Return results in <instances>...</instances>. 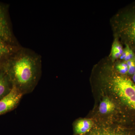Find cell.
<instances>
[{
	"mask_svg": "<svg viewBox=\"0 0 135 135\" xmlns=\"http://www.w3.org/2000/svg\"><path fill=\"white\" fill-rule=\"evenodd\" d=\"M1 66L8 75L13 86L23 95L33 91L41 74V58L31 50L20 47Z\"/></svg>",
	"mask_w": 135,
	"mask_h": 135,
	"instance_id": "1",
	"label": "cell"
},
{
	"mask_svg": "<svg viewBox=\"0 0 135 135\" xmlns=\"http://www.w3.org/2000/svg\"><path fill=\"white\" fill-rule=\"evenodd\" d=\"M108 83L113 92L126 105L135 110V84L128 77L113 73Z\"/></svg>",
	"mask_w": 135,
	"mask_h": 135,
	"instance_id": "2",
	"label": "cell"
},
{
	"mask_svg": "<svg viewBox=\"0 0 135 135\" xmlns=\"http://www.w3.org/2000/svg\"><path fill=\"white\" fill-rule=\"evenodd\" d=\"M111 23L114 38H121L135 46V10L124 15H114Z\"/></svg>",
	"mask_w": 135,
	"mask_h": 135,
	"instance_id": "3",
	"label": "cell"
},
{
	"mask_svg": "<svg viewBox=\"0 0 135 135\" xmlns=\"http://www.w3.org/2000/svg\"><path fill=\"white\" fill-rule=\"evenodd\" d=\"M0 40L15 46L16 42L10 27L6 8L0 4Z\"/></svg>",
	"mask_w": 135,
	"mask_h": 135,
	"instance_id": "4",
	"label": "cell"
},
{
	"mask_svg": "<svg viewBox=\"0 0 135 135\" xmlns=\"http://www.w3.org/2000/svg\"><path fill=\"white\" fill-rule=\"evenodd\" d=\"M23 95L13 86L10 92L0 100V115L16 108Z\"/></svg>",
	"mask_w": 135,
	"mask_h": 135,
	"instance_id": "5",
	"label": "cell"
},
{
	"mask_svg": "<svg viewBox=\"0 0 135 135\" xmlns=\"http://www.w3.org/2000/svg\"><path fill=\"white\" fill-rule=\"evenodd\" d=\"M13 86L7 73L3 68L0 66V100L10 92Z\"/></svg>",
	"mask_w": 135,
	"mask_h": 135,
	"instance_id": "6",
	"label": "cell"
},
{
	"mask_svg": "<svg viewBox=\"0 0 135 135\" xmlns=\"http://www.w3.org/2000/svg\"><path fill=\"white\" fill-rule=\"evenodd\" d=\"M20 47L0 40V66Z\"/></svg>",
	"mask_w": 135,
	"mask_h": 135,
	"instance_id": "7",
	"label": "cell"
},
{
	"mask_svg": "<svg viewBox=\"0 0 135 135\" xmlns=\"http://www.w3.org/2000/svg\"><path fill=\"white\" fill-rule=\"evenodd\" d=\"M93 126V122L89 119L78 120L74 124L75 133L78 134H83L89 131Z\"/></svg>",
	"mask_w": 135,
	"mask_h": 135,
	"instance_id": "8",
	"label": "cell"
},
{
	"mask_svg": "<svg viewBox=\"0 0 135 135\" xmlns=\"http://www.w3.org/2000/svg\"><path fill=\"white\" fill-rule=\"evenodd\" d=\"M123 49L122 45L119 40L117 38H114L112 45L110 55L109 57L113 62L116 59L119 58L123 53Z\"/></svg>",
	"mask_w": 135,
	"mask_h": 135,
	"instance_id": "9",
	"label": "cell"
},
{
	"mask_svg": "<svg viewBox=\"0 0 135 135\" xmlns=\"http://www.w3.org/2000/svg\"><path fill=\"white\" fill-rule=\"evenodd\" d=\"M115 104L109 98H105L100 103L99 111L102 114H106L112 112L115 109Z\"/></svg>",
	"mask_w": 135,
	"mask_h": 135,
	"instance_id": "10",
	"label": "cell"
},
{
	"mask_svg": "<svg viewBox=\"0 0 135 135\" xmlns=\"http://www.w3.org/2000/svg\"><path fill=\"white\" fill-rule=\"evenodd\" d=\"M121 60L127 62L128 60L135 59V55L130 47L126 44V47L123 49V53L119 58Z\"/></svg>",
	"mask_w": 135,
	"mask_h": 135,
	"instance_id": "11",
	"label": "cell"
},
{
	"mask_svg": "<svg viewBox=\"0 0 135 135\" xmlns=\"http://www.w3.org/2000/svg\"><path fill=\"white\" fill-rule=\"evenodd\" d=\"M116 71L120 74L123 75L128 73V67L126 62L119 63L116 66Z\"/></svg>",
	"mask_w": 135,
	"mask_h": 135,
	"instance_id": "12",
	"label": "cell"
},
{
	"mask_svg": "<svg viewBox=\"0 0 135 135\" xmlns=\"http://www.w3.org/2000/svg\"><path fill=\"white\" fill-rule=\"evenodd\" d=\"M90 135H127L124 134H121L107 130H99L94 131L91 133Z\"/></svg>",
	"mask_w": 135,
	"mask_h": 135,
	"instance_id": "13",
	"label": "cell"
},
{
	"mask_svg": "<svg viewBox=\"0 0 135 135\" xmlns=\"http://www.w3.org/2000/svg\"><path fill=\"white\" fill-rule=\"evenodd\" d=\"M126 62L128 67V73L130 75H134L135 73V59L128 60Z\"/></svg>",
	"mask_w": 135,
	"mask_h": 135,
	"instance_id": "14",
	"label": "cell"
},
{
	"mask_svg": "<svg viewBox=\"0 0 135 135\" xmlns=\"http://www.w3.org/2000/svg\"><path fill=\"white\" fill-rule=\"evenodd\" d=\"M133 80L134 82L135 83V73L133 75Z\"/></svg>",
	"mask_w": 135,
	"mask_h": 135,
	"instance_id": "15",
	"label": "cell"
}]
</instances>
